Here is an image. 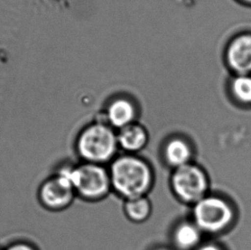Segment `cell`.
I'll return each instance as SVG.
<instances>
[{
    "label": "cell",
    "instance_id": "cell-10",
    "mask_svg": "<svg viewBox=\"0 0 251 250\" xmlns=\"http://www.w3.org/2000/svg\"><path fill=\"white\" fill-rule=\"evenodd\" d=\"M117 137L119 149L129 154H137L150 142L148 129L136 122L117 130Z\"/></svg>",
    "mask_w": 251,
    "mask_h": 250
},
{
    "label": "cell",
    "instance_id": "cell-6",
    "mask_svg": "<svg viewBox=\"0 0 251 250\" xmlns=\"http://www.w3.org/2000/svg\"><path fill=\"white\" fill-rule=\"evenodd\" d=\"M71 168L72 165L62 166L41 183L38 197L46 209L60 212L67 209L74 201L76 196L71 181Z\"/></svg>",
    "mask_w": 251,
    "mask_h": 250
},
{
    "label": "cell",
    "instance_id": "cell-12",
    "mask_svg": "<svg viewBox=\"0 0 251 250\" xmlns=\"http://www.w3.org/2000/svg\"><path fill=\"white\" fill-rule=\"evenodd\" d=\"M227 88L231 98L237 104L251 107V75H232Z\"/></svg>",
    "mask_w": 251,
    "mask_h": 250
},
{
    "label": "cell",
    "instance_id": "cell-9",
    "mask_svg": "<svg viewBox=\"0 0 251 250\" xmlns=\"http://www.w3.org/2000/svg\"><path fill=\"white\" fill-rule=\"evenodd\" d=\"M193 156L192 145L184 137L175 135L164 143L162 157L165 163L173 170L192 162Z\"/></svg>",
    "mask_w": 251,
    "mask_h": 250
},
{
    "label": "cell",
    "instance_id": "cell-5",
    "mask_svg": "<svg viewBox=\"0 0 251 250\" xmlns=\"http://www.w3.org/2000/svg\"><path fill=\"white\" fill-rule=\"evenodd\" d=\"M170 188L180 202L193 206L208 195L209 179L203 168L191 162L173 170Z\"/></svg>",
    "mask_w": 251,
    "mask_h": 250
},
{
    "label": "cell",
    "instance_id": "cell-15",
    "mask_svg": "<svg viewBox=\"0 0 251 250\" xmlns=\"http://www.w3.org/2000/svg\"><path fill=\"white\" fill-rule=\"evenodd\" d=\"M196 250H222L220 246H218L216 244H201L199 247L197 248Z\"/></svg>",
    "mask_w": 251,
    "mask_h": 250
},
{
    "label": "cell",
    "instance_id": "cell-11",
    "mask_svg": "<svg viewBox=\"0 0 251 250\" xmlns=\"http://www.w3.org/2000/svg\"><path fill=\"white\" fill-rule=\"evenodd\" d=\"M171 238L176 250H196L201 244L202 232L192 220H183L174 226Z\"/></svg>",
    "mask_w": 251,
    "mask_h": 250
},
{
    "label": "cell",
    "instance_id": "cell-2",
    "mask_svg": "<svg viewBox=\"0 0 251 250\" xmlns=\"http://www.w3.org/2000/svg\"><path fill=\"white\" fill-rule=\"evenodd\" d=\"M75 147L82 162L105 166L118 156L117 130L104 121L93 123L80 131Z\"/></svg>",
    "mask_w": 251,
    "mask_h": 250
},
{
    "label": "cell",
    "instance_id": "cell-8",
    "mask_svg": "<svg viewBox=\"0 0 251 250\" xmlns=\"http://www.w3.org/2000/svg\"><path fill=\"white\" fill-rule=\"evenodd\" d=\"M104 122L119 130L120 128L136 123L138 109L132 99L120 95L110 100L106 106Z\"/></svg>",
    "mask_w": 251,
    "mask_h": 250
},
{
    "label": "cell",
    "instance_id": "cell-13",
    "mask_svg": "<svg viewBox=\"0 0 251 250\" xmlns=\"http://www.w3.org/2000/svg\"><path fill=\"white\" fill-rule=\"evenodd\" d=\"M126 218L132 223H145L153 212L152 202L148 196L126 200L123 206Z\"/></svg>",
    "mask_w": 251,
    "mask_h": 250
},
{
    "label": "cell",
    "instance_id": "cell-1",
    "mask_svg": "<svg viewBox=\"0 0 251 250\" xmlns=\"http://www.w3.org/2000/svg\"><path fill=\"white\" fill-rule=\"evenodd\" d=\"M112 189L126 200L148 196L154 184V172L146 159L137 154L124 153L110 163Z\"/></svg>",
    "mask_w": 251,
    "mask_h": 250
},
{
    "label": "cell",
    "instance_id": "cell-14",
    "mask_svg": "<svg viewBox=\"0 0 251 250\" xmlns=\"http://www.w3.org/2000/svg\"><path fill=\"white\" fill-rule=\"evenodd\" d=\"M4 250H38L34 245L25 242H18L10 244Z\"/></svg>",
    "mask_w": 251,
    "mask_h": 250
},
{
    "label": "cell",
    "instance_id": "cell-7",
    "mask_svg": "<svg viewBox=\"0 0 251 250\" xmlns=\"http://www.w3.org/2000/svg\"><path fill=\"white\" fill-rule=\"evenodd\" d=\"M224 60L232 75H251V32H241L226 46Z\"/></svg>",
    "mask_w": 251,
    "mask_h": 250
},
{
    "label": "cell",
    "instance_id": "cell-16",
    "mask_svg": "<svg viewBox=\"0 0 251 250\" xmlns=\"http://www.w3.org/2000/svg\"><path fill=\"white\" fill-rule=\"evenodd\" d=\"M236 1L245 6L251 7V0H236Z\"/></svg>",
    "mask_w": 251,
    "mask_h": 250
},
{
    "label": "cell",
    "instance_id": "cell-4",
    "mask_svg": "<svg viewBox=\"0 0 251 250\" xmlns=\"http://www.w3.org/2000/svg\"><path fill=\"white\" fill-rule=\"evenodd\" d=\"M234 219L233 207L221 196L207 195L192 206V221L202 233L222 232Z\"/></svg>",
    "mask_w": 251,
    "mask_h": 250
},
{
    "label": "cell",
    "instance_id": "cell-3",
    "mask_svg": "<svg viewBox=\"0 0 251 250\" xmlns=\"http://www.w3.org/2000/svg\"><path fill=\"white\" fill-rule=\"evenodd\" d=\"M71 181L75 196L89 202L102 200L112 191L108 168L102 165L86 162L72 165Z\"/></svg>",
    "mask_w": 251,
    "mask_h": 250
},
{
    "label": "cell",
    "instance_id": "cell-17",
    "mask_svg": "<svg viewBox=\"0 0 251 250\" xmlns=\"http://www.w3.org/2000/svg\"><path fill=\"white\" fill-rule=\"evenodd\" d=\"M168 250V249H167V248L160 247V248H157V249H155V250Z\"/></svg>",
    "mask_w": 251,
    "mask_h": 250
}]
</instances>
